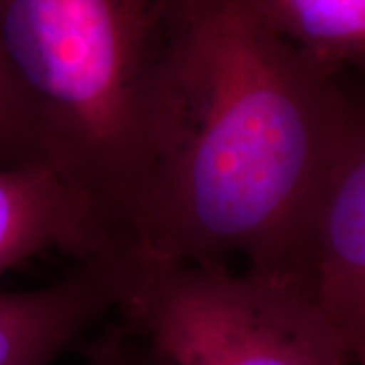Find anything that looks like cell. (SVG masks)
I'll list each match as a JSON object with an SVG mask.
<instances>
[{
	"instance_id": "cell-1",
	"label": "cell",
	"mask_w": 365,
	"mask_h": 365,
	"mask_svg": "<svg viewBox=\"0 0 365 365\" xmlns=\"http://www.w3.org/2000/svg\"><path fill=\"white\" fill-rule=\"evenodd\" d=\"M250 0H209L170 73L122 248L292 270L357 106Z\"/></svg>"
},
{
	"instance_id": "cell-2",
	"label": "cell",
	"mask_w": 365,
	"mask_h": 365,
	"mask_svg": "<svg viewBox=\"0 0 365 365\" xmlns=\"http://www.w3.org/2000/svg\"><path fill=\"white\" fill-rule=\"evenodd\" d=\"M209 0H0V63L37 157L118 240L182 43Z\"/></svg>"
},
{
	"instance_id": "cell-3",
	"label": "cell",
	"mask_w": 365,
	"mask_h": 365,
	"mask_svg": "<svg viewBox=\"0 0 365 365\" xmlns=\"http://www.w3.org/2000/svg\"><path fill=\"white\" fill-rule=\"evenodd\" d=\"M114 311L170 365H353L290 270L181 264L120 248Z\"/></svg>"
},
{
	"instance_id": "cell-4",
	"label": "cell",
	"mask_w": 365,
	"mask_h": 365,
	"mask_svg": "<svg viewBox=\"0 0 365 365\" xmlns=\"http://www.w3.org/2000/svg\"><path fill=\"white\" fill-rule=\"evenodd\" d=\"M290 272L299 274L353 365H365V108L357 106Z\"/></svg>"
},
{
	"instance_id": "cell-5",
	"label": "cell",
	"mask_w": 365,
	"mask_h": 365,
	"mask_svg": "<svg viewBox=\"0 0 365 365\" xmlns=\"http://www.w3.org/2000/svg\"><path fill=\"white\" fill-rule=\"evenodd\" d=\"M116 246L104 211L59 167L0 165V276L43 254L83 262Z\"/></svg>"
},
{
	"instance_id": "cell-6",
	"label": "cell",
	"mask_w": 365,
	"mask_h": 365,
	"mask_svg": "<svg viewBox=\"0 0 365 365\" xmlns=\"http://www.w3.org/2000/svg\"><path fill=\"white\" fill-rule=\"evenodd\" d=\"M116 250L33 290L0 292V365H53L116 304Z\"/></svg>"
},
{
	"instance_id": "cell-7",
	"label": "cell",
	"mask_w": 365,
	"mask_h": 365,
	"mask_svg": "<svg viewBox=\"0 0 365 365\" xmlns=\"http://www.w3.org/2000/svg\"><path fill=\"white\" fill-rule=\"evenodd\" d=\"M250 2L280 37L329 66L365 59V0Z\"/></svg>"
},
{
	"instance_id": "cell-8",
	"label": "cell",
	"mask_w": 365,
	"mask_h": 365,
	"mask_svg": "<svg viewBox=\"0 0 365 365\" xmlns=\"http://www.w3.org/2000/svg\"><path fill=\"white\" fill-rule=\"evenodd\" d=\"M86 365H170L126 325L108 329L86 349Z\"/></svg>"
},
{
	"instance_id": "cell-9",
	"label": "cell",
	"mask_w": 365,
	"mask_h": 365,
	"mask_svg": "<svg viewBox=\"0 0 365 365\" xmlns=\"http://www.w3.org/2000/svg\"><path fill=\"white\" fill-rule=\"evenodd\" d=\"M41 160L13 86L0 63V165Z\"/></svg>"
}]
</instances>
